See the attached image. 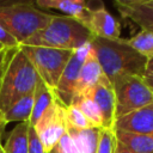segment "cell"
Wrapping results in <instances>:
<instances>
[{
    "label": "cell",
    "mask_w": 153,
    "mask_h": 153,
    "mask_svg": "<svg viewBox=\"0 0 153 153\" xmlns=\"http://www.w3.org/2000/svg\"><path fill=\"white\" fill-rule=\"evenodd\" d=\"M124 41L130 48H133L148 61L153 59V32L140 30L130 38H124Z\"/></svg>",
    "instance_id": "20"
},
{
    "label": "cell",
    "mask_w": 153,
    "mask_h": 153,
    "mask_svg": "<svg viewBox=\"0 0 153 153\" xmlns=\"http://www.w3.org/2000/svg\"><path fill=\"white\" fill-rule=\"evenodd\" d=\"M104 80H106V76H105V74L96 57V54L92 49V45H91V49H90L87 56L85 57V61L80 69L74 98L86 94L90 90H92L94 86H97L98 84H100Z\"/></svg>",
    "instance_id": "13"
},
{
    "label": "cell",
    "mask_w": 153,
    "mask_h": 153,
    "mask_svg": "<svg viewBox=\"0 0 153 153\" xmlns=\"http://www.w3.org/2000/svg\"><path fill=\"white\" fill-rule=\"evenodd\" d=\"M116 142L133 153H153V135L114 130Z\"/></svg>",
    "instance_id": "15"
},
{
    "label": "cell",
    "mask_w": 153,
    "mask_h": 153,
    "mask_svg": "<svg viewBox=\"0 0 153 153\" xmlns=\"http://www.w3.org/2000/svg\"><path fill=\"white\" fill-rule=\"evenodd\" d=\"M91 45L106 79L111 84L123 76L142 78L145 75L148 60L130 48L124 38L105 39L93 37Z\"/></svg>",
    "instance_id": "1"
},
{
    "label": "cell",
    "mask_w": 153,
    "mask_h": 153,
    "mask_svg": "<svg viewBox=\"0 0 153 153\" xmlns=\"http://www.w3.org/2000/svg\"><path fill=\"white\" fill-rule=\"evenodd\" d=\"M143 82L146 84V86L148 87V90L153 93V72H147L145 73V75L142 76Z\"/></svg>",
    "instance_id": "27"
},
{
    "label": "cell",
    "mask_w": 153,
    "mask_h": 153,
    "mask_svg": "<svg viewBox=\"0 0 153 153\" xmlns=\"http://www.w3.org/2000/svg\"><path fill=\"white\" fill-rule=\"evenodd\" d=\"M90 97L96 105L98 106L102 118H103V128L104 129H112L115 123V93L112 84L106 79L90 90L86 94Z\"/></svg>",
    "instance_id": "12"
},
{
    "label": "cell",
    "mask_w": 153,
    "mask_h": 153,
    "mask_svg": "<svg viewBox=\"0 0 153 153\" xmlns=\"http://www.w3.org/2000/svg\"><path fill=\"white\" fill-rule=\"evenodd\" d=\"M90 49H91V42L73 51L69 61L67 62V65L60 76V80L54 90L56 100L59 103H61L63 105V108H67L73 103V99L75 97L80 69H81V66H82L85 57L87 56Z\"/></svg>",
    "instance_id": "8"
},
{
    "label": "cell",
    "mask_w": 153,
    "mask_h": 153,
    "mask_svg": "<svg viewBox=\"0 0 153 153\" xmlns=\"http://www.w3.org/2000/svg\"><path fill=\"white\" fill-rule=\"evenodd\" d=\"M19 48L35 67L38 78L54 92L73 51L33 45H19Z\"/></svg>",
    "instance_id": "5"
},
{
    "label": "cell",
    "mask_w": 153,
    "mask_h": 153,
    "mask_svg": "<svg viewBox=\"0 0 153 153\" xmlns=\"http://www.w3.org/2000/svg\"><path fill=\"white\" fill-rule=\"evenodd\" d=\"M57 145L62 148V151L65 153H79L75 143L73 142V140L69 137V135L67 133L60 139V141L57 142Z\"/></svg>",
    "instance_id": "26"
},
{
    "label": "cell",
    "mask_w": 153,
    "mask_h": 153,
    "mask_svg": "<svg viewBox=\"0 0 153 153\" xmlns=\"http://www.w3.org/2000/svg\"><path fill=\"white\" fill-rule=\"evenodd\" d=\"M55 94L54 92L43 82L42 79L38 78L36 88L33 91V102H32V111L30 116L29 124L33 127L37 121L41 118V116L48 110V108L55 102Z\"/></svg>",
    "instance_id": "16"
},
{
    "label": "cell",
    "mask_w": 153,
    "mask_h": 153,
    "mask_svg": "<svg viewBox=\"0 0 153 153\" xmlns=\"http://www.w3.org/2000/svg\"><path fill=\"white\" fill-rule=\"evenodd\" d=\"M147 72H153V59L147 62Z\"/></svg>",
    "instance_id": "33"
},
{
    "label": "cell",
    "mask_w": 153,
    "mask_h": 153,
    "mask_svg": "<svg viewBox=\"0 0 153 153\" xmlns=\"http://www.w3.org/2000/svg\"><path fill=\"white\" fill-rule=\"evenodd\" d=\"M36 6L42 10H57L66 17H71L84 24L90 12V4L84 0H37Z\"/></svg>",
    "instance_id": "14"
},
{
    "label": "cell",
    "mask_w": 153,
    "mask_h": 153,
    "mask_svg": "<svg viewBox=\"0 0 153 153\" xmlns=\"http://www.w3.org/2000/svg\"><path fill=\"white\" fill-rule=\"evenodd\" d=\"M6 123L4 121V117H2V114L0 112V153H4L2 151V143H1V139H2V133H4V128H5Z\"/></svg>",
    "instance_id": "29"
},
{
    "label": "cell",
    "mask_w": 153,
    "mask_h": 153,
    "mask_svg": "<svg viewBox=\"0 0 153 153\" xmlns=\"http://www.w3.org/2000/svg\"><path fill=\"white\" fill-rule=\"evenodd\" d=\"M27 136H29V151H27V153H48L44 149L41 140L38 139L35 128L31 126L29 127V135Z\"/></svg>",
    "instance_id": "24"
},
{
    "label": "cell",
    "mask_w": 153,
    "mask_h": 153,
    "mask_svg": "<svg viewBox=\"0 0 153 153\" xmlns=\"http://www.w3.org/2000/svg\"><path fill=\"white\" fill-rule=\"evenodd\" d=\"M0 44L5 49H14L19 47L18 41L10 32H7L2 26H0Z\"/></svg>",
    "instance_id": "25"
},
{
    "label": "cell",
    "mask_w": 153,
    "mask_h": 153,
    "mask_svg": "<svg viewBox=\"0 0 153 153\" xmlns=\"http://www.w3.org/2000/svg\"><path fill=\"white\" fill-rule=\"evenodd\" d=\"M17 48H14V49H11V53H10V55H8V57H7V60H6V62H5V65H4V67L0 69V82H1V79H2V75H4V72H5V68H6V65H7V62H8V60L11 59V56H12V54H13V51L16 50Z\"/></svg>",
    "instance_id": "30"
},
{
    "label": "cell",
    "mask_w": 153,
    "mask_h": 153,
    "mask_svg": "<svg viewBox=\"0 0 153 153\" xmlns=\"http://www.w3.org/2000/svg\"><path fill=\"white\" fill-rule=\"evenodd\" d=\"M92 33L76 19L54 14L51 20L19 45L76 50L92 41Z\"/></svg>",
    "instance_id": "2"
},
{
    "label": "cell",
    "mask_w": 153,
    "mask_h": 153,
    "mask_svg": "<svg viewBox=\"0 0 153 153\" xmlns=\"http://www.w3.org/2000/svg\"><path fill=\"white\" fill-rule=\"evenodd\" d=\"M53 17L54 14L39 10L33 1L0 0V26L19 44L43 29Z\"/></svg>",
    "instance_id": "4"
},
{
    "label": "cell",
    "mask_w": 153,
    "mask_h": 153,
    "mask_svg": "<svg viewBox=\"0 0 153 153\" xmlns=\"http://www.w3.org/2000/svg\"><path fill=\"white\" fill-rule=\"evenodd\" d=\"M4 49H5V48H4V47H2L1 44H0V51H1V50H4Z\"/></svg>",
    "instance_id": "34"
},
{
    "label": "cell",
    "mask_w": 153,
    "mask_h": 153,
    "mask_svg": "<svg viewBox=\"0 0 153 153\" xmlns=\"http://www.w3.org/2000/svg\"><path fill=\"white\" fill-rule=\"evenodd\" d=\"M44 149L49 152L67 133L65 108L56 99L33 126Z\"/></svg>",
    "instance_id": "7"
},
{
    "label": "cell",
    "mask_w": 153,
    "mask_h": 153,
    "mask_svg": "<svg viewBox=\"0 0 153 153\" xmlns=\"http://www.w3.org/2000/svg\"><path fill=\"white\" fill-rule=\"evenodd\" d=\"M115 93V117H122L131 111L153 104V93L142 78L123 76L112 82Z\"/></svg>",
    "instance_id": "6"
},
{
    "label": "cell",
    "mask_w": 153,
    "mask_h": 153,
    "mask_svg": "<svg viewBox=\"0 0 153 153\" xmlns=\"http://www.w3.org/2000/svg\"><path fill=\"white\" fill-rule=\"evenodd\" d=\"M37 81L35 67L18 47L8 60L0 82V112L4 114L17 100L33 93Z\"/></svg>",
    "instance_id": "3"
},
{
    "label": "cell",
    "mask_w": 153,
    "mask_h": 153,
    "mask_svg": "<svg viewBox=\"0 0 153 153\" xmlns=\"http://www.w3.org/2000/svg\"><path fill=\"white\" fill-rule=\"evenodd\" d=\"M75 104L81 112L84 114V116L87 118V121L90 122V124L94 128H103V118H102V114L98 109V106L96 105V103L87 96H81V97H76L74 98L73 103Z\"/></svg>",
    "instance_id": "21"
},
{
    "label": "cell",
    "mask_w": 153,
    "mask_h": 153,
    "mask_svg": "<svg viewBox=\"0 0 153 153\" xmlns=\"http://www.w3.org/2000/svg\"><path fill=\"white\" fill-rule=\"evenodd\" d=\"M114 153H133V152H130V151H128V149L123 148L121 145H118V143L116 142V146H115V151H114Z\"/></svg>",
    "instance_id": "31"
},
{
    "label": "cell",
    "mask_w": 153,
    "mask_h": 153,
    "mask_svg": "<svg viewBox=\"0 0 153 153\" xmlns=\"http://www.w3.org/2000/svg\"><path fill=\"white\" fill-rule=\"evenodd\" d=\"M112 129L141 135H153V104L116 118Z\"/></svg>",
    "instance_id": "11"
},
{
    "label": "cell",
    "mask_w": 153,
    "mask_h": 153,
    "mask_svg": "<svg viewBox=\"0 0 153 153\" xmlns=\"http://www.w3.org/2000/svg\"><path fill=\"white\" fill-rule=\"evenodd\" d=\"M32 102H33V93H30L19 100H17L14 104H12L4 114V121L6 124L11 122H27L30 121L31 111H32Z\"/></svg>",
    "instance_id": "19"
},
{
    "label": "cell",
    "mask_w": 153,
    "mask_h": 153,
    "mask_svg": "<svg viewBox=\"0 0 153 153\" xmlns=\"http://www.w3.org/2000/svg\"><path fill=\"white\" fill-rule=\"evenodd\" d=\"M10 53H11V49H4V50L0 51V69L4 67V65H5Z\"/></svg>",
    "instance_id": "28"
},
{
    "label": "cell",
    "mask_w": 153,
    "mask_h": 153,
    "mask_svg": "<svg viewBox=\"0 0 153 153\" xmlns=\"http://www.w3.org/2000/svg\"><path fill=\"white\" fill-rule=\"evenodd\" d=\"M82 25L92 33L93 37L105 39L121 38L120 22L104 7L102 2H98L96 7L90 4V12Z\"/></svg>",
    "instance_id": "9"
},
{
    "label": "cell",
    "mask_w": 153,
    "mask_h": 153,
    "mask_svg": "<svg viewBox=\"0 0 153 153\" xmlns=\"http://www.w3.org/2000/svg\"><path fill=\"white\" fill-rule=\"evenodd\" d=\"M114 6L123 19L153 32V0H115Z\"/></svg>",
    "instance_id": "10"
},
{
    "label": "cell",
    "mask_w": 153,
    "mask_h": 153,
    "mask_svg": "<svg viewBox=\"0 0 153 153\" xmlns=\"http://www.w3.org/2000/svg\"><path fill=\"white\" fill-rule=\"evenodd\" d=\"M48 153H65V152L62 151V148H61L59 145H56V146H54Z\"/></svg>",
    "instance_id": "32"
},
{
    "label": "cell",
    "mask_w": 153,
    "mask_h": 153,
    "mask_svg": "<svg viewBox=\"0 0 153 153\" xmlns=\"http://www.w3.org/2000/svg\"><path fill=\"white\" fill-rule=\"evenodd\" d=\"M102 128H88V129H73L67 127V134L75 143L79 153H97L98 139Z\"/></svg>",
    "instance_id": "17"
},
{
    "label": "cell",
    "mask_w": 153,
    "mask_h": 153,
    "mask_svg": "<svg viewBox=\"0 0 153 153\" xmlns=\"http://www.w3.org/2000/svg\"><path fill=\"white\" fill-rule=\"evenodd\" d=\"M65 115H66V122L68 128H73L78 130L92 128L87 118L84 116L81 110L75 104H71L69 106L65 108Z\"/></svg>",
    "instance_id": "22"
},
{
    "label": "cell",
    "mask_w": 153,
    "mask_h": 153,
    "mask_svg": "<svg viewBox=\"0 0 153 153\" xmlns=\"http://www.w3.org/2000/svg\"><path fill=\"white\" fill-rule=\"evenodd\" d=\"M116 146V139L114 129H100L97 153H114Z\"/></svg>",
    "instance_id": "23"
},
{
    "label": "cell",
    "mask_w": 153,
    "mask_h": 153,
    "mask_svg": "<svg viewBox=\"0 0 153 153\" xmlns=\"http://www.w3.org/2000/svg\"><path fill=\"white\" fill-rule=\"evenodd\" d=\"M29 127L30 124L27 122H20L11 130L5 145H2L4 153H27Z\"/></svg>",
    "instance_id": "18"
}]
</instances>
